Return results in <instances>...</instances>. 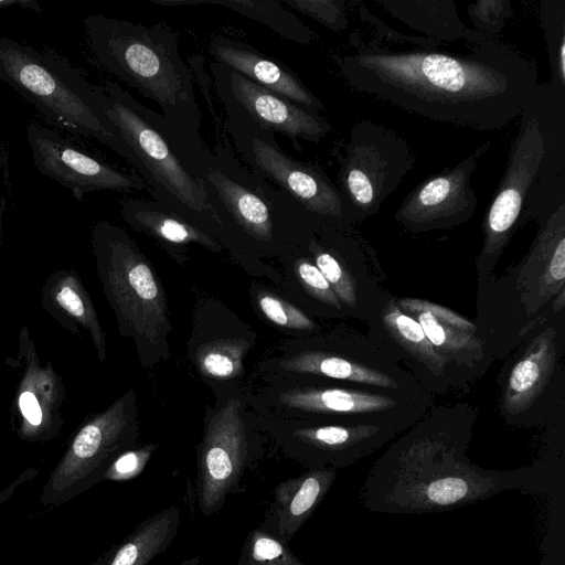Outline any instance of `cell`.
<instances>
[{
    "instance_id": "obj_1",
    "label": "cell",
    "mask_w": 565,
    "mask_h": 565,
    "mask_svg": "<svg viewBox=\"0 0 565 565\" xmlns=\"http://www.w3.org/2000/svg\"><path fill=\"white\" fill-rule=\"evenodd\" d=\"M348 85L431 120L494 131L519 117L537 83L535 63L494 39L470 53L391 50L376 42L342 56Z\"/></svg>"
},
{
    "instance_id": "obj_2",
    "label": "cell",
    "mask_w": 565,
    "mask_h": 565,
    "mask_svg": "<svg viewBox=\"0 0 565 565\" xmlns=\"http://www.w3.org/2000/svg\"><path fill=\"white\" fill-rule=\"evenodd\" d=\"M478 412L466 403L433 405L391 441L372 466L362 504L384 513L444 512L504 490H542L547 466L489 470L467 456Z\"/></svg>"
},
{
    "instance_id": "obj_3",
    "label": "cell",
    "mask_w": 565,
    "mask_h": 565,
    "mask_svg": "<svg viewBox=\"0 0 565 565\" xmlns=\"http://www.w3.org/2000/svg\"><path fill=\"white\" fill-rule=\"evenodd\" d=\"M535 222L536 234L521 260L477 286L475 324L493 361L565 309V203Z\"/></svg>"
},
{
    "instance_id": "obj_4",
    "label": "cell",
    "mask_w": 565,
    "mask_h": 565,
    "mask_svg": "<svg viewBox=\"0 0 565 565\" xmlns=\"http://www.w3.org/2000/svg\"><path fill=\"white\" fill-rule=\"evenodd\" d=\"M106 115L129 151L128 162L154 201L221 242L202 184L203 140H193L115 82L97 85Z\"/></svg>"
},
{
    "instance_id": "obj_5",
    "label": "cell",
    "mask_w": 565,
    "mask_h": 565,
    "mask_svg": "<svg viewBox=\"0 0 565 565\" xmlns=\"http://www.w3.org/2000/svg\"><path fill=\"white\" fill-rule=\"evenodd\" d=\"M84 30L104 70L152 100L182 135L202 140L192 71L180 54V34L173 28L93 14L84 19Z\"/></svg>"
},
{
    "instance_id": "obj_6",
    "label": "cell",
    "mask_w": 565,
    "mask_h": 565,
    "mask_svg": "<svg viewBox=\"0 0 565 565\" xmlns=\"http://www.w3.org/2000/svg\"><path fill=\"white\" fill-rule=\"evenodd\" d=\"M207 203L226 242L255 248L299 246L315 236V222L288 196L254 175L218 145L201 156Z\"/></svg>"
},
{
    "instance_id": "obj_7",
    "label": "cell",
    "mask_w": 565,
    "mask_h": 565,
    "mask_svg": "<svg viewBox=\"0 0 565 565\" xmlns=\"http://www.w3.org/2000/svg\"><path fill=\"white\" fill-rule=\"evenodd\" d=\"M92 247L102 289L121 337L134 340L142 366L170 356L167 295L148 258L120 226L99 221Z\"/></svg>"
},
{
    "instance_id": "obj_8",
    "label": "cell",
    "mask_w": 565,
    "mask_h": 565,
    "mask_svg": "<svg viewBox=\"0 0 565 565\" xmlns=\"http://www.w3.org/2000/svg\"><path fill=\"white\" fill-rule=\"evenodd\" d=\"M0 81L58 128L93 138L128 161V148L106 115L98 86L62 55L0 36Z\"/></svg>"
},
{
    "instance_id": "obj_9",
    "label": "cell",
    "mask_w": 565,
    "mask_h": 565,
    "mask_svg": "<svg viewBox=\"0 0 565 565\" xmlns=\"http://www.w3.org/2000/svg\"><path fill=\"white\" fill-rule=\"evenodd\" d=\"M565 108V87L539 84L522 110L504 172L483 215L482 246L476 258L477 286L494 274L515 230L540 166L553 121Z\"/></svg>"
},
{
    "instance_id": "obj_10",
    "label": "cell",
    "mask_w": 565,
    "mask_h": 565,
    "mask_svg": "<svg viewBox=\"0 0 565 565\" xmlns=\"http://www.w3.org/2000/svg\"><path fill=\"white\" fill-rule=\"evenodd\" d=\"M215 89L227 131L245 167L288 196L311 221L353 230L354 211L329 175L319 166L288 154L275 135L256 124L224 88L215 85Z\"/></svg>"
},
{
    "instance_id": "obj_11",
    "label": "cell",
    "mask_w": 565,
    "mask_h": 565,
    "mask_svg": "<svg viewBox=\"0 0 565 565\" xmlns=\"http://www.w3.org/2000/svg\"><path fill=\"white\" fill-rule=\"evenodd\" d=\"M498 414L512 428L565 423V309L551 315L503 359Z\"/></svg>"
},
{
    "instance_id": "obj_12",
    "label": "cell",
    "mask_w": 565,
    "mask_h": 565,
    "mask_svg": "<svg viewBox=\"0 0 565 565\" xmlns=\"http://www.w3.org/2000/svg\"><path fill=\"white\" fill-rule=\"evenodd\" d=\"M298 377L269 398L277 413L295 420L376 425L404 433L434 405L433 395L426 392H397L310 375Z\"/></svg>"
},
{
    "instance_id": "obj_13",
    "label": "cell",
    "mask_w": 565,
    "mask_h": 565,
    "mask_svg": "<svg viewBox=\"0 0 565 565\" xmlns=\"http://www.w3.org/2000/svg\"><path fill=\"white\" fill-rule=\"evenodd\" d=\"M138 437L137 395L132 387L78 427L43 487L41 503L57 507L104 481L114 460L135 448Z\"/></svg>"
},
{
    "instance_id": "obj_14",
    "label": "cell",
    "mask_w": 565,
    "mask_h": 565,
    "mask_svg": "<svg viewBox=\"0 0 565 565\" xmlns=\"http://www.w3.org/2000/svg\"><path fill=\"white\" fill-rule=\"evenodd\" d=\"M275 370L384 390L424 393L414 376L391 361L359 330L338 327L318 332L291 355L279 359Z\"/></svg>"
},
{
    "instance_id": "obj_15",
    "label": "cell",
    "mask_w": 565,
    "mask_h": 565,
    "mask_svg": "<svg viewBox=\"0 0 565 565\" xmlns=\"http://www.w3.org/2000/svg\"><path fill=\"white\" fill-rule=\"evenodd\" d=\"M338 160L337 185L352 206L356 223L380 211L416 162L403 137L365 119L352 126Z\"/></svg>"
},
{
    "instance_id": "obj_16",
    "label": "cell",
    "mask_w": 565,
    "mask_h": 565,
    "mask_svg": "<svg viewBox=\"0 0 565 565\" xmlns=\"http://www.w3.org/2000/svg\"><path fill=\"white\" fill-rule=\"evenodd\" d=\"M254 455L243 401L230 396L206 419L198 447L195 497L203 515L217 513L230 494L241 492V481Z\"/></svg>"
},
{
    "instance_id": "obj_17",
    "label": "cell",
    "mask_w": 565,
    "mask_h": 565,
    "mask_svg": "<svg viewBox=\"0 0 565 565\" xmlns=\"http://www.w3.org/2000/svg\"><path fill=\"white\" fill-rule=\"evenodd\" d=\"M307 253L339 298L345 316L366 323L387 298L381 268L366 243L353 234L316 221Z\"/></svg>"
},
{
    "instance_id": "obj_18",
    "label": "cell",
    "mask_w": 565,
    "mask_h": 565,
    "mask_svg": "<svg viewBox=\"0 0 565 565\" xmlns=\"http://www.w3.org/2000/svg\"><path fill=\"white\" fill-rule=\"evenodd\" d=\"M284 452L308 469H342L393 441L403 431L376 425L291 420L266 426Z\"/></svg>"
},
{
    "instance_id": "obj_19",
    "label": "cell",
    "mask_w": 565,
    "mask_h": 565,
    "mask_svg": "<svg viewBox=\"0 0 565 565\" xmlns=\"http://www.w3.org/2000/svg\"><path fill=\"white\" fill-rule=\"evenodd\" d=\"M491 145V140L483 141L454 167L418 183L395 211V222L415 234L449 230L468 222L478 206L472 173Z\"/></svg>"
},
{
    "instance_id": "obj_20",
    "label": "cell",
    "mask_w": 565,
    "mask_h": 565,
    "mask_svg": "<svg viewBox=\"0 0 565 565\" xmlns=\"http://www.w3.org/2000/svg\"><path fill=\"white\" fill-rule=\"evenodd\" d=\"M26 140L36 169L68 189L78 201L95 191L135 193L147 189L138 173L119 170L85 153L40 124L26 126Z\"/></svg>"
},
{
    "instance_id": "obj_21",
    "label": "cell",
    "mask_w": 565,
    "mask_h": 565,
    "mask_svg": "<svg viewBox=\"0 0 565 565\" xmlns=\"http://www.w3.org/2000/svg\"><path fill=\"white\" fill-rule=\"evenodd\" d=\"M367 337L394 363L409 372L430 395L459 390L446 361L436 352L419 323L402 311L394 295L369 317Z\"/></svg>"
},
{
    "instance_id": "obj_22",
    "label": "cell",
    "mask_w": 565,
    "mask_h": 565,
    "mask_svg": "<svg viewBox=\"0 0 565 565\" xmlns=\"http://www.w3.org/2000/svg\"><path fill=\"white\" fill-rule=\"evenodd\" d=\"M394 298L397 307L419 323L436 352L448 364L459 390L486 375L493 360L473 321L427 299L395 295Z\"/></svg>"
},
{
    "instance_id": "obj_23",
    "label": "cell",
    "mask_w": 565,
    "mask_h": 565,
    "mask_svg": "<svg viewBox=\"0 0 565 565\" xmlns=\"http://www.w3.org/2000/svg\"><path fill=\"white\" fill-rule=\"evenodd\" d=\"M22 366L15 392L18 437L28 443L49 441L61 433L64 384L52 363H41L26 326L19 333L17 354Z\"/></svg>"
},
{
    "instance_id": "obj_24",
    "label": "cell",
    "mask_w": 565,
    "mask_h": 565,
    "mask_svg": "<svg viewBox=\"0 0 565 565\" xmlns=\"http://www.w3.org/2000/svg\"><path fill=\"white\" fill-rule=\"evenodd\" d=\"M212 73L214 84L224 88L256 124L286 136L298 149L299 139L317 143L332 129L320 114L296 105L224 65L215 62Z\"/></svg>"
},
{
    "instance_id": "obj_25",
    "label": "cell",
    "mask_w": 565,
    "mask_h": 565,
    "mask_svg": "<svg viewBox=\"0 0 565 565\" xmlns=\"http://www.w3.org/2000/svg\"><path fill=\"white\" fill-rule=\"evenodd\" d=\"M209 52L216 63L296 105L317 114L324 110L323 103L296 73L280 62L267 57L252 45L216 35L209 44Z\"/></svg>"
},
{
    "instance_id": "obj_26",
    "label": "cell",
    "mask_w": 565,
    "mask_h": 565,
    "mask_svg": "<svg viewBox=\"0 0 565 565\" xmlns=\"http://www.w3.org/2000/svg\"><path fill=\"white\" fill-rule=\"evenodd\" d=\"M41 303L63 328L81 337L89 334L99 361L107 354L106 338L94 302L74 269L52 271L41 289Z\"/></svg>"
},
{
    "instance_id": "obj_27",
    "label": "cell",
    "mask_w": 565,
    "mask_h": 565,
    "mask_svg": "<svg viewBox=\"0 0 565 565\" xmlns=\"http://www.w3.org/2000/svg\"><path fill=\"white\" fill-rule=\"evenodd\" d=\"M120 207L121 217L131 228L153 237L174 257L181 258L191 244L213 253L222 250L217 238L158 201L125 198Z\"/></svg>"
},
{
    "instance_id": "obj_28",
    "label": "cell",
    "mask_w": 565,
    "mask_h": 565,
    "mask_svg": "<svg viewBox=\"0 0 565 565\" xmlns=\"http://www.w3.org/2000/svg\"><path fill=\"white\" fill-rule=\"evenodd\" d=\"M335 478V469L320 468L279 482L263 524L290 542L322 502Z\"/></svg>"
},
{
    "instance_id": "obj_29",
    "label": "cell",
    "mask_w": 565,
    "mask_h": 565,
    "mask_svg": "<svg viewBox=\"0 0 565 565\" xmlns=\"http://www.w3.org/2000/svg\"><path fill=\"white\" fill-rule=\"evenodd\" d=\"M379 3L393 18L443 44L458 40L477 44L490 39L466 25L452 0H380Z\"/></svg>"
},
{
    "instance_id": "obj_30",
    "label": "cell",
    "mask_w": 565,
    "mask_h": 565,
    "mask_svg": "<svg viewBox=\"0 0 565 565\" xmlns=\"http://www.w3.org/2000/svg\"><path fill=\"white\" fill-rule=\"evenodd\" d=\"M181 512L180 507L171 505L145 519L104 555L102 565H148L174 541Z\"/></svg>"
},
{
    "instance_id": "obj_31",
    "label": "cell",
    "mask_w": 565,
    "mask_h": 565,
    "mask_svg": "<svg viewBox=\"0 0 565 565\" xmlns=\"http://www.w3.org/2000/svg\"><path fill=\"white\" fill-rule=\"evenodd\" d=\"M160 6L213 4L224 7L266 25L281 38L302 45L313 39V32L279 1L255 0H156Z\"/></svg>"
},
{
    "instance_id": "obj_32",
    "label": "cell",
    "mask_w": 565,
    "mask_h": 565,
    "mask_svg": "<svg viewBox=\"0 0 565 565\" xmlns=\"http://www.w3.org/2000/svg\"><path fill=\"white\" fill-rule=\"evenodd\" d=\"M252 342L241 337L218 338L200 344L194 355L199 372L217 381H228L244 373V359Z\"/></svg>"
},
{
    "instance_id": "obj_33",
    "label": "cell",
    "mask_w": 565,
    "mask_h": 565,
    "mask_svg": "<svg viewBox=\"0 0 565 565\" xmlns=\"http://www.w3.org/2000/svg\"><path fill=\"white\" fill-rule=\"evenodd\" d=\"M236 565H306L289 547V542L263 523L246 535Z\"/></svg>"
},
{
    "instance_id": "obj_34",
    "label": "cell",
    "mask_w": 565,
    "mask_h": 565,
    "mask_svg": "<svg viewBox=\"0 0 565 565\" xmlns=\"http://www.w3.org/2000/svg\"><path fill=\"white\" fill-rule=\"evenodd\" d=\"M540 20L547 45L552 82L565 87V0H545Z\"/></svg>"
},
{
    "instance_id": "obj_35",
    "label": "cell",
    "mask_w": 565,
    "mask_h": 565,
    "mask_svg": "<svg viewBox=\"0 0 565 565\" xmlns=\"http://www.w3.org/2000/svg\"><path fill=\"white\" fill-rule=\"evenodd\" d=\"M292 267L299 284L308 297L316 303V309L319 312L326 317L347 318L339 298L318 269L306 248L305 254L294 259Z\"/></svg>"
},
{
    "instance_id": "obj_36",
    "label": "cell",
    "mask_w": 565,
    "mask_h": 565,
    "mask_svg": "<svg viewBox=\"0 0 565 565\" xmlns=\"http://www.w3.org/2000/svg\"><path fill=\"white\" fill-rule=\"evenodd\" d=\"M256 302L266 319L276 326L307 333L320 332L319 324L306 312L271 292L259 291Z\"/></svg>"
},
{
    "instance_id": "obj_37",
    "label": "cell",
    "mask_w": 565,
    "mask_h": 565,
    "mask_svg": "<svg viewBox=\"0 0 565 565\" xmlns=\"http://www.w3.org/2000/svg\"><path fill=\"white\" fill-rule=\"evenodd\" d=\"M280 2L313 19L333 32L348 28L347 2L344 0H285Z\"/></svg>"
},
{
    "instance_id": "obj_38",
    "label": "cell",
    "mask_w": 565,
    "mask_h": 565,
    "mask_svg": "<svg viewBox=\"0 0 565 565\" xmlns=\"http://www.w3.org/2000/svg\"><path fill=\"white\" fill-rule=\"evenodd\" d=\"M467 12L473 23L472 29L493 39L511 17L512 6L510 0H481L469 4Z\"/></svg>"
},
{
    "instance_id": "obj_39",
    "label": "cell",
    "mask_w": 565,
    "mask_h": 565,
    "mask_svg": "<svg viewBox=\"0 0 565 565\" xmlns=\"http://www.w3.org/2000/svg\"><path fill=\"white\" fill-rule=\"evenodd\" d=\"M158 444L135 447L119 455L104 476V481L124 482L137 478L146 468Z\"/></svg>"
},
{
    "instance_id": "obj_40",
    "label": "cell",
    "mask_w": 565,
    "mask_h": 565,
    "mask_svg": "<svg viewBox=\"0 0 565 565\" xmlns=\"http://www.w3.org/2000/svg\"><path fill=\"white\" fill-rule=\"evenodd\" d=\"M359 12L361 21H363L365 24L372 25L377 32V35L384 38L387 41L394 43L397 42L401 44L406 43L415 45L419 49H437L440 44H443L436 40L423 35H409L395 31L388 28L382 20L369 11L364 6L360 7Z\"/></svg>"
},
{
    "instance_id": "obj_41",
    "label": "cell",
    "mask_w": 565,
    "mask_h": 565,
    "mask_svg": "<svg viewBox=\"0 0 565 565\" xmlns=\"http://www.w3.org/2000/svg\"><path fill=\"white\" fill-rule=\"evenodd\" d=\"M39 473L36 468H28L21 472L11 483L0 491V507L7 502L14 493V491L22 484L34 479Z\"/></svg>"
},
{
    "instance_id": "obj_42",
    "label": "cell",
    "mask_w": 565,
    "mask_h": 565,
    "mask_svg": "<svg viewBox=\"0 0 565 565\" xmlns=\"http://www.w3.org/2000/svg\"><path fill=\"white\" fill-rule=\"evenodd\" d=\"M15 6L35 12H42V8L40 7V4L32 0H0V9H6Z\"/></svg>"
},
{
    "instance_id": "obj_43",
    "label": "cell",
    "mask_w": 565,
    "mask_h": 565,
    "mask_svg": "<svg viewBox=\"0 0 565 565\" xmlns=\"http://www.w3.org/2000/svg\"><path fill=\"white\" fill-rule=\"evenodd\" d=\"M175 565H201V556L194 555L190 558H185L182 562L175 564Z\"/></svg>"
},
{
    "instance_id": "obj_44",
    "label": "cell",
    "mask_w": 565,
    "mask_h": 565,
    "mask_svg": "<svg viewBox=\"0 0 565 565\" xmlns=\"http://www.w3.org/2000/svg\"><path fill=\"white\" fill-rule=\"evenodd\" d=\"M2 215H3V206L0 207V238L2 232Z\"/></svg>"
}]
</instances>
